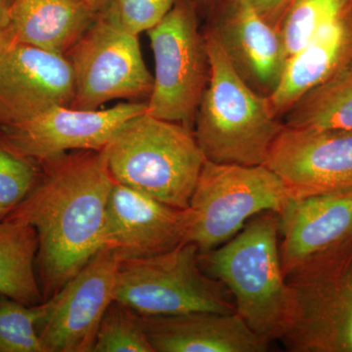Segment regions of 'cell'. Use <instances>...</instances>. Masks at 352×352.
Wrapping results in <instances>:
<instances>
[{
  "instance_id": "cell-2",
  "label": "cell",
  "mask_w": 352,
  "mask_h": 352,
  "mask_svg": "<svg viewBox=\"0 0 352 352\" xmlns=\"http://www.w3.org/2000/svg\"><path fill=\"white\" fill-rule=\"evenodd\" d=\"M203 270L223 284L236 312L267 342L281 340L288 329L292 293L279 249V214L252 217L223 245L200 252Z\"/></svg>"
},
{
  "instance_id": "cell-1",
  "label": "cell",
  "mask_w": 352,
  "mask_h": 352,
  "mask_svg": "<svg viewBox=\"0 0 352 352\" xmlns=\"http://www.w3.org/2000/svg\"><path fill=\"white\" fill-rule=\"evenodd\" d=\"M39 164L36 186L4 219L19 220L36 231V264L46 300L101 249L115 180L100 151L65 153Z\"/></svg>"
},
{
  "instance_id": "cell-25",
  "label": "cell",
  "mask_w": 352,
  "mask_h": 352,
  "mask_svg": "<svg viewBox=\"0 0 352 352\" xmlns=\"http://www.w3.org/2000/svg\"><path fill=\"white\" fill-rule=\"evenodd\" d=\"M41 173V164L16 152L0 136V221L29 195Z\"/></svg>"
},
{
  "instance_id": "cell-20",
  "label": "cell",
  "mask_w": 352,
  "mask_h": 352,
  "mask_svg": "<svg viewBox=\"0 0 352 352\" xmlns=\"http://www.w3.org/2000/svg\"><path fill=\"white\" fill-rule=\"evenodd\" d=\"M38 234L19 220L0 221V294L25 305L44 302L36 277Z\"/></svg>"
},
{
  "instance_id": "cell-26",
  "label": "cell",
  "mask_w": 352,
  "mask_h": 352,
  "mask_svg": "<svg viewBox=\"0 0 352 352\" xmlns=\"http://www.w3.org/2000/svg\"><path fill=\"white\" fill-rule=\"evenodd\" d=\"M176 0H112L105 11L127 32H147L170 13Z\"/></svg>"
},
{
  "instance_id": "cell-23",
  "label": "cell",
  "mask_w": 352,
  "mask_h": 352,
  "mask_svg": "<svg viewBox=\"0 0 352 352\" xmlns=\"http://www.w3.org/2000/svg\"><path fill=\"white\" fill-rule=\"evenodd\" d=\"M45 310V300L32 307L0 300V352H44L38 326Z\"/></svg>"
},
{
  "instance_id": "cell-4",
  "label": "cell",
  "mask_w": 352,
  "mask_h": 352,
  "mask_svg": "<svg viewBox=\"0 0 352 352\" xmlns=\"http://www.w3.org/2000/svg\"><path fill=\"white\" fill-rule=\"evenodd\" d=\"M100 152L116 183L177 208L189 207L207 161L193 131L146 112L124 122Z\"/></svg>"
},
{
  "instance_id": "cell-3",
  "label": "cell",
  "mask_w": 352,
  "mask_h": 352,
  "mask_svg": "<svg viewBox=\"0 0 352 352\" xmlns=\"http://www.w3.org/2000/svg\"><path fill=\"white\" fill-rule=\"evenodd\" d=\"M210 76L197 110L194 135L206 160L217 164L261 166L283 129L267 96L238 75L210 30L204 32Z\"/></svg>"
},
{
  "instance_id": "cell-10",
  "label": "cell",
  "mask_w": 352,
  "mask_h": 352,
  "mask_svg": "<svg viewBox=\"0 0 352 352\" xmlns=\"http://www.w3.org/2000/svg\"><path fill=\"white\" fill-rule=\"evenodd\" d=\"M120 261L115 252L101 248L45 300L38 326L44 352H94L102 319L115 300Z\"/></svg>"
},
{
  "instance_id": "cell-24",
  "label": "cell",
  "mask_w": 352,
  "mask_h": 352,
  "mask_svg": "<svg viewBox=\"0 0 352 352\" xmlns=\"http://www.w3.org/2000/svg\"><path fill=\"white\" fill-rule=\"evenodd\" d=\"M94 352H154L139 315L113 300L104 314Z\"/></svg>"
},
{
  "instance_id": "cell-28",
  "label": "cell",
  "mask_w": 352,
  "mask_h": 352,
  "mask_svg": "<svg viewBox=\"0 0 352 352\" xmlns=\"http://www.w3.org/2000/svg\"><path fill=\"white\" fill-rule=\"evenodd\" d=\"M12 0H0V54L13 43L9 12Z\"/></svg>"
},
{
  "instance_id": "cell-22",
  "label": "cell",
  "mask_w": 352,
  "mask_h": 352,
  "mask_svg": "<svg viewBox=\"0 0 352 352\" xmlns=\"http://www.w3.org/2000/svg\"><path fill=\"white\" fill-rule=\"evenodd\" d=\"M351 3L352 0H296L279 28L288 58L302 50Z\"/></svg>"
},
{
  "instance_id": "cell-27",
  "label": "cell",
  "mask_w": 352,
  "mask_h": 352,
  "mask_svg": "<svg viewBox=\"0 0 352 352\" xmlns=\"http://www.w3.org/2000/svg\"><path fill=\"white\" fill-rule=\"evenodd\" d=\"M258 15L279 30L285 16L296 0H248Z\"/></svg>"
},
{
  "instance_id": "cell-17",
  "label": "cell",
  "mask_w": 352,
  "mask_h": 352,
  "mask_svg": "<svg viewBox=\"0 0 352 352\" xmlns=\"http://www.w3.org/2000/svg\"><path fill=\"white\" fill-rule=\"evenodd\" d=\"M154 352H265L270 342L256 335L237 312L141 316Z\"/></svg>"
},
{
  "instance_id": "cell-29",
  "label": "cell",
  "mask_w": 352,
  "mask_h": 352,
  "mask_svg": "<svg viewBox=\"0 0 352 352\" xmlns=\"http://www.w3.org/2000/svg\"><path fill=\"white\" fill-rule=\"evenodd\" d=\"M189 1L195 6L198 12L205 11V12L212 13L221 0H189Z\"/></svg>"
},
{
  "instance_id": "cell-18",
  "label": "cell",
  "mask_w": 352,
  "mask_h": 352,
  "mask_svg": "<svg viewBox=\"0 0 352 352\" xmlns=\"http://www.w3.org/2000/svg\"><path fill=\"white\" fill-rule=\"evenodd\" d=\"M352 62V3L339 17L289 57L283 76L270 99L282 120L298 98Z\"/></svg>"
},
{
  "instance_id": "cell-13",
  "label": "cell",
  "mask_w": 352,
  "mask_h": 352,
  "mask_svg": "<svg viewBox=\"0 0 352 352\" xmlns=\"http://www.w3.org/2000/svg\"><path fill=\"white\" fill-rule=\"evenodd\" d=\"M264 166L283 182L292 198L352 187V131L284 126Z\"/></svg>"
},
{
  "instance_id": "cell-9",
  "label": "cell",
  "mask_w": 352,
  "mask_h": 352,
  "mask_svg": "<svg viewBox=\"0 0 352 352\" xmlns=\"http://www.w3.org/2000/svg\"><path fill=\"white\" fill-rule=\"evenodd\" d=\"M292 311L281 340L294 352H352V245L287 281Z\"/></svg>"
},
{
  "instance_id": "cell-6",
  "label": "cell",
  "mask_w": 352,
  "mask_h": 352,
  "mask_svg": "<svg viewBox=\"0 0 352 352\" xmlns=\"http://www.w3.org/2000/svg\"><path fill=\"white\" fill-rule=\"evenodd\" d=\"M115 300L141 316L236 312L228 289L201 268L200 250L193 243L120 261Z\"/></svg>"
},
{
  "instance_id": "cell-19",
  "label": "cell",
  "mask_w": 352,
  "mask_h": 352,
  "mask_svg": "<svg viewBox=\"0 0 352 352\" xmlns=\"http://www.w3.org/2000/svg\"><path fill=\"white\" fill-rule=\"evenodd\" d=\"M97 14L87 0H12L11 36L13 43L66 56Z\"/></svg>"
},
{
  "instance_id": "cell-30",
  "label": "cell",
  "mask_w": 352,
  "mask_h": 352,
  "mask_svg": "<svg viewBox=\"0 0 352 352\" xmlns=\"http://www.w3.org/2000/svg\"><path fill=\"white\" fill-rule=\"evenodd\" d=\"M111 1H112V0H87L89 6H91L92 9L97 13L101 12L103 9H105Z\"/></svg>"
},
{
  "instance_id": "cell-12",
  "label": "cell",
  "mask_w": 352,
  "mask_h": 352,
  "mask_svg": "<svg viewBox=\"0 0 352 352\" xmlns=\"http://www.w3.org/2000/svg\"><path fill=\"white\" fill-rule=\"evenodd\" d=\"M146 109V102H124L105 110L53 106L22 124L0 127V136L16 152L41 164L65 153L101 151L124 122Z\"/></svg>"
},
{
  "instance_id": "cell-14",
  "label": "cell",
  "mask_w": 352,
  "mask_h": 352,
  "mask_svg": "<svg viewBox=\"0 0 352 352\" xmlns=\"http://www.w3.org/2000/svg\"><path fill=\"white\" fill-rule=\"evenodd\" d=\"M73 97V69L64 55L17 43L0 54V127L71 106Z\"/></svg>"
},
{
  "instance_id": "cell-5",
  "label": "cell",
  "mask_w": 352,
  "mask_h": 352,
  "mask_svg": "<svg viewBox=\"0 0 352 352\" xmlns=\"http://www.w3.org/2000/svg\"><path fill=\"white\" fill-rule=\"evenodd\" d=\"M292 196L273 171L261 166L206 161L190 198L186 243L206 252L223 245L261 212L279 214Z\"/></svg>"
},
{
  "instance_id": "cell-15",
  "label": "cell",
  "mask_w": 352,
  "mask_h": 352,
  "mask_svg": "<svg viewBox=\"0 0 352 352\" xmlns=\"http://www.w3.org/2000/svg\"><path fill=\"white\" fill-rule=\"evenodd\" d=\"M188 210L170 207L124 185L113 184L101 248L120 261L156 256L186 243Z\"/></svg>"
},
{
  "instance_id": "cell-8",
  "label": "cell",
  "mask_w": 352,
  "mask_h": 352,
  "mask_svg": "<svg viewBox=\"0 0 352 352\" xmlns=\"http://www.w3.org/2000/svg\"><path fill=\"white\" fill-rule=\"evenodd\" d=\"M74 76L69 107L97 110L107 102H146L154 76L146 67L138 36L105 11L66 54Z\"/></svg>"
},
{
  "instance_id": "cell-16",
  "label": "cell",
  "mask_w": 352,
  "mask_h": 352,
  "mask_svg": "<svg viewBox=\"0 0 352 352\" xmlns=\"http://www.w3.org/2000/svg\"><path fill=\"white\" fill-rule=\"evenodd\" d=\"M212 14L208 29L238 75L258 94L270 96L289 59L279 30L263 20L248 0H221Z\"/></svg>"
},
{
  "instance_id": "cell-21",
  "label": "cell",
  "mask_w": 352,
  "mask_h": 352,
  "mask_svg": "<svg viewBox=\"0 0 352 352\" xmlns=\"http://www.w3.org/2000/svg\"><path fill=\"white\" fill-rule=\"evenodd\" d=\"M282 120L296 129L352 131V62L308 90Z\"/></svg>"
},
{
  "instance_id": "cell-11",
  "label": "cell",
  "mask_w": 352,
  "mask_h": 352,
  "mask_svg": "<svg viewBox=\"0 0 352 352\" xmlns=\"http://www.w3.org/2000/svg\"><path fill=\"white\" fill-rule=\"evenodd\" d=\"M352 245V187L292 198L279 212L285 278L302 275Z\"/></svg>"
},
{
  "instance_id": "cell-7",
  "label": "cell",
  "mask_w": 352,
  "mask_h": 352,
  "mask_svg": "<svg viewBox=\"0 0 352 352\" xmlns=\"http://www.w3.org/2000/svg\"><path fill=\"white\" fill-rule=\"evenodd\" d=\"M147 34L155 75L146 113L193 131L210 76L207 43L199 27L198 11L189 0H176L170 13Z\"/></svg>"
}]
</instances>
